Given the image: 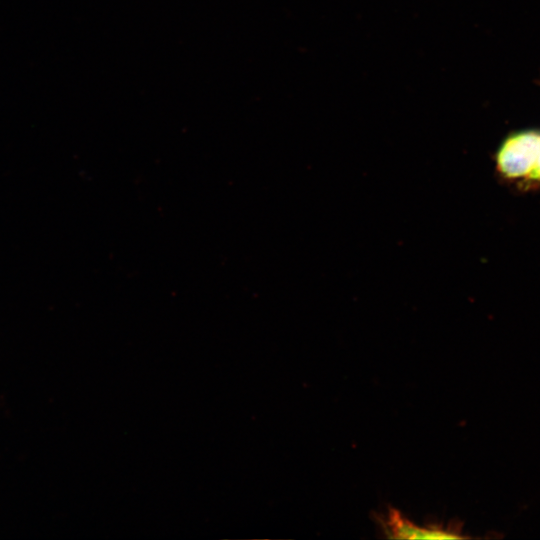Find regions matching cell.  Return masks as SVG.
<instances>
[{"label": "cell", "instance_id": "1", "mask_svg": "<svg viewBox=\"0 0 540 540\" xmlns=\"http://www.w3.org/2000/svg\"><path fill=\"white\" fill-rule=\"evenodd\" d=\"M540 161V130L510 133L495 153L497 174L506 181L528 184Z\"/></svg>", "mask_w": 540, "mask_h": 540}, {"label": "cell", "instance_id": "2", "mask_svg": "<svg viewBox=\"0 0 540 540\" xmlns=\"http://www.w3.org/2000/svg\"><path fill=\"white\" fill-rule=\"evenodd\" d=\"M388 533L397 539H460L462 535L455 531L442 528H425L417 526L401 516L396 510H391L387 522Z\"/></svg>", "mask_w": 540, "mask_h": 540}, {"label": "cell", "instance_id": "3", "mask_svg": "<svg viewBox=\"0 0 540 540\" xmlns=\"http://www.w3.org/2000/svg\"><path fill=\"white\" fill-rule=\"evenodd\" d=\"M538 183H540V161L534 173L532 174L528 184H538Z\"/></svg>", "mask_w": 540, "mask_h": 540}]
</instances>
